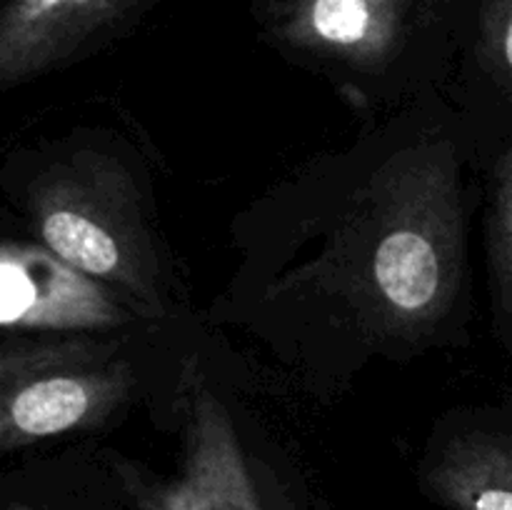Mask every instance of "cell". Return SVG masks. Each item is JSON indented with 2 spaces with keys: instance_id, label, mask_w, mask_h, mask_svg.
<instances>
[{
  "instance_id": "9c48e42d",
  "label": "cell",
  "mask_w": 512,
  "mask_h": 510,
  "mask_svg": "<svg viewBox=\"0 0 512 510\" xmlns=\"http://www.w3.org/2000/svg\"><path fill=\"white\" fill-rule=\"evenodd\" d=\"M490 250H493L495 278L500 298L512 315V145L505 153L495 183L493 218H490Z\"/></svg>"
},
{
  "instance_id": "5b68a950",
  "label": "cell",
  "mask_w": 512,
  "mask_h": 510,
  "mask_svg": "<svg viewBox=\"0 0 512 510\" xmlns=\"http://www.w3.org/2000/svg\"><path fill=\"white\" fill-rule=\"evenodd\" d=\"M0 320L10 330H98L128 323L103 285L45 245L0 248Z\"/></svg>"
},
{
  "instance_id": "7a4b0ae2",
  "label": "cell",
  "mask_w": 512,
  "mask_h": 510,
  "mask_svg": "<svg viewBox=\"0 0 512 510\" xmlns=\"http://www.w3.org/2000/svg\"><path fill=\"white\" fill-rule=\"evenodd\" d=\"M30 213L45 248L160 310L158 265L138 193L115 160L83 153L55 163L30 188Z\"/></svg>"
},
{
  "instance_id": "52a82bcc",
  "label": "cell",
  "mask_w": 512,
  "mask_h": 510,
  "mask_svg": "<svg viewBox=\"0 0 512 510\" xmlns=\"http://www.w3.org/2000/svg\"><path fill=\"white\" fill-rule=\"evenodd\" d=\"M410 0H283L278 35L315 55L378 68L398 50Z\"/></svg>"
},
{
  "instance_id": "8fae6325",
  "label": "cell",
  "mask_w": 512,
  "mask_h": 510,
  "mask_svg": "<svg viewBox=\"0 0 512 510\" xmlns=\"http://www.w3.org/2000/svg\"><path fill=\"white\" fill-rule=\"evenodd\" d=\"M10 510H33V508H28V505H13Z\"/></svg>"
},
{
  "instance_id": "ba28073f",
  "label": "cell",
  "mask_w": 512,
  "mask_h": 510,
  "mask_svg": "<svg viewBox=\"0 0 512 510\" xmlns=\"http://www.w3.org/2000/svg\"><path fill=\"white\" fill-rule=\"evenodd\" d=\"M428 483L450 510H512V438L475 433L450 440Z\"/></svg>"
},
{
  "instance_id": "8992f818",
  "label": "cell",
  "mask_w": 512,
  "mask_h": 510,
  "mask_svg": "<svg viewBox=\"0 0 512 510\" xmlns=\"http://www.w3.org/2000/svg\"><path fill=\"white\" fill-rule=\"evenodd\" d=\"M135 0H8L0 15V83L55 68L103 33Z\"/></svg>"
},
{
  "instance_id": "6da1fadb",
  "label": "cell",
  "mask_w": 512,
  "mask_h": 510,
  "mask_svg": "<svg viewBox=\"0 0 512 510\" xmlns=\"http://www.w3.org/2000/svg\"><path fill=\"white\" fill-rule=\"evenodd\" d=\"M348 235V278L380 325L415 333L453 305L463 213L450 145L395 160L373 180Z\"/></svg>"
},
{
  "instance_id": "3957f363",
  "label": "cell",
  "mask_w": 512,
  "mask_h": 510,
  "mask_svg": "<svg viewBox=\"0 0 512 510\" xmlns=\"http://www.w3.org/2000/svg\"><path fill=\"white\" fill-rule=\"evenodd\" d=\"M133 370L88 345L5 348L0 358V448L90 428L130 393Z\"/></svg>"
},
{
  "instance_id": "277c9868",
  "label": "cell",
  "mask_w": 512,
  "mask_h": 510,
  "mask_svg": "<svg viewBox=\"0 0 512 510\" xmlns=\"http://www.w3.org/2000/svg\"><path fill=\"white\" fill-rule=\"evenodd\" d=\"M123 480L140 510H263L228 410L205 388L190 398L180 473L145 480L123 470Z\"/></svg>"
},
{
  "instance_id": "30bf717a",
  "label": "cell",
  "mask_w": 512,
  "mask_h": 510,
  "mask_svg": "<svg viewBox=\"0 0 512 510\" xmlns=\"http://www.w3.org/2000/svg\"><path fill=\"white\" fill-rule=\"evenodd\" d=\"M480 45L488 68L512 88V0H488Z\"/></svg>"
}]
</instances>
